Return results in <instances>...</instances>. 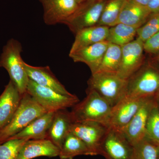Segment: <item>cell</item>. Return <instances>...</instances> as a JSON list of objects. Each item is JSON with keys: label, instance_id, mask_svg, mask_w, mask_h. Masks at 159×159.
Here are the masks:
<instances>
[{"label": "cell", "instance_id": "32", "mask_svg": "<svg viewBox=\"0 0 159 159\" xmlns=\"http://www.w3.org/2000/svg\"><path fill=\"white\" fill-rule=\"evenodd\" d=\"M128 1L140 6L147 7L150 0H128Z\"/></svg>", "mask_w": 159, "mask_h": 159}, {"label": "cell", "instance_id": "29", "mask_svg": "<svg viewBox=\"0 0 159 159\" xmlns=\"http://www.w3.org/2000/svg\"><path fill=\"white\" fill-rule=\"evenodd\" d=\"M28 140L10 139L0 144V159H16L23 145Z\"/></svg>", "mask_w": 159, "mask_h": 159}, {"label": "cell", "instance_id": "7", "mask_svg": "<svg viewBox=\"0 0 159 159\" xmlns=\"http://www.w3.org/2000/svg\"><path fill=\"white\" fill-rule=\"evenodd\" d=\"M107 0H86L79 4L74 14L64 23L74 34L97 25Z\"/></svg>", "mask_w": 159, "mask_h": 159}, {"label": "cell", "instance_id": "11", "mask_svg": "<svg viewBox=\"0 0 159 159\" xmlns=\"http://www.w3.org/2000/svg\"><path fill=\"white\" fill-rule=\"evenodd\" d=\"M148 98L127 96L124 97L112 107L109 128L122 130L128 125Z\"/></svg>", "mask_w": 159, "mask_h": 159}, {"label": "cell", "instance_id": "1", "mask_svg": "<svg viewBox=\"0 0 159 159\" xmlns=\"http://www.w3.org/2000/svg\"><path fill=\"white\" fill-rule=\"evenodd\" d=\"M111 109L110 104L97 92L88 88L86 97L73 107L70 114L74 122L92 121L108 127Z\"/></svg>", "mask_w": 159, "mask_h": 159}, {"label": "cell", "instance_id": "10", "mask_svg": "<svg viewBox=\"0 0 159 159\" xmlns=\"http://www.w3.org/2000/svg\"><path fill=\"white\" fill-rule=\"evenodd\" d=\"M144 43L136 39L122 47V58L117 74L121 78L128 80L145 62Z\"/></svg>", "mask_w": 159, "mask_h": 159}, {"label": "cell", "instance_id": "3", "mask_svg": "<svg viewBox=\"0 0 159 159\" xmlns=\"http://www.w3.org/2000/svg\"><path fill=\"white\" fill-rule=\"evenodd\" d=\"M48 112L29 94L23 95L19 106L10 122L0 131V144L21 131L35 119Z\"/></svg>", "mask_w": 159, "mask_h": 159}, {"label": "cell", "instance_id": "28", "mask_svg": "<svg viewBox=\"0 0 159 159\" xmlns=\"http://www.w3.org/2000/svg\"><path fill=\"white\" fill-rule=\"evenodd\" d=\"M159 31V12L152 13L145 24L137 30V38L144 43Z\"/></svg>", "mask_w": 159, "mask_h": 159}, {"label": "cell", "instance_id": "20", "mask_svg": "<svg viewBox=\"0 0 159 159\" xmlns=\"http://www.w3.org/2000/svg\"><path fill=\"white\" fill-rule=\"evenodd\" d=\"M109 28L107 26L96 25L80 30L75 34V40L70 54L88 46L105 41L108 35Z\"/></svg>", "mask_w": 159, "mask_h": 159}, {"label": "cell", "instance_id": "23", "mask_svg": "<svg viewBox=\"0 0 159 159\" xmlns=\"http://www.w3.org/2000/svg\"><path fill=\"white\" fill-rule=\"evenodd\" d=\"M138 29L125 24L119 23L109 27L106 40L110 43L122 47L133 41Z\"/></svg>", "mask_w": 159, "mask_h": 159}, {"label": "cell", "instance_id": "36", "mask_svg": "<svg viewBox=\"0 0 159 159\" xmlns=\"http://www.w3.org/2000/svg\"></svg>", "mask_w": 159, "mask_h": 159}, {"label": "cell", "instance_id": "15", "mask_svg": "<svg viewBox=\"0 0 159 159\" xmlns=\"http://www.w3.org/2000/svg\"><path fill=\"white\" fill-rule=\"evenodd\" d=\"M109 43L106 40L97 43L69 54V56L74 62L85 63L94 74L98 71Z\"/></svg>", "mask_w": 159, "mask_h": 159}, {"label": "cell", "instance_id": "12", "mask_svg": "<svg viewBox=\"0 0 159 159\" xmlns=\"http://www.w3.org/2000/svg\"><path fill=\"white\" fill-rule=\"evenodd\" d=\"M43 9V20L48 25L63 24L79 6L76 0H39Z\"/></svg>", "mask_w": 159, "mask_h": 159}, {"label": "cell", "instance_id": "9", "mask_svg": "<svg viewBox=\"0 0 159 159\" xmlns=\"http://www.w3.org/2000/svg\"><path fill=\"white\" fill-rule=\"evenodd\" d=\"M133 146L121 131L109 128L100 146L106 159H131Z\"/></svg>", "mask_w": 159, "mask_h": 159}, {"label": "cell", "instance_id": "21", "mask_svg": "<svg viewBox=\"0 0 159 159\" xmlns=\"http://www.w3.org/2000/svg\"><path fill=\"white\" fill-rule=\"evenodd\" d=\"M151 13L147 7L126 0L117 24L122 23L139 29L145 24Z\"/></svg>", "mask_w": 159, "mask_h": 159}, {"label": "cell", "instance_id": "25", "mask_svg": "<svg viewBox=\"0 0 159 159\" xmlns=\"http://www.w3.org/2000/svg\"><path fill=\"white\" fill-rule=\"evenodd\" d=\"M126 0H107L97 25L111 27L117 25Z\"/></svg>", "mask_w": 159, "mask_h": 159}, {"label": "cell", "instance_id": "35", "mask_svg": "<svg viewBox=\"0 0 159 159\" xmlns=\"http://www.w3.org/2000/svg\"><path fill=\"white\" fill-rule=\"evenodd\" d=\"M76 1H77V3L80 4V3H82L83 2H84L86 0H76Z\"/></svg>", "mask_w": 159, "mask_h": 159}, {"label": "cell", "instance_id": "24", "mask_svg": "<svg viewBox=\"0 0 159 159\" xmlns=\"http://www.w3.org/2000/svg\"><path fill=\"white\" fill-rule=\"evenodd\" d=\"M122 58V47L109 43L97 72L117 74Z\"/></svg>", "mask_w": 159, "mask_h": 159}, {"label": "cell", "instance_id": "13", "mask_svg": "<svg viewBox=\"0 0 159 159\" xmlns=\"http://www.w3.org/2000/svg\"><path fill=\"white\" fill-rule=\"evenodd\" d=\"M155 102L154 96L148 97L128 125L121 130L133 147L145 139L147 119Z\"/></svg>", "mask_w": 159, "mask_h": 159}, {"label": "cell", "instance_id": "34", "mask_svg": "<svg viewBox=\"0 0 159 159\" xmlns=\"http://www.w3.org/2000/svg\"><path fill=\"white\" fill-rule=\"evenodd\" d=\"M156 55V56L155 57L154 60L157 62L159 65V52L156 55Z\"/></svg>", "mask_w": 159, "mask_h": 159}, {"label": "cell", "instance_id": "5", "mask_svg": "<svg viewBox=\"0 0 159 159\" xmlns=\"http://www.w3.org/2000/svg\"><path fill=\"white\" fill-rule=\"evenodd\" d=\"M159 90V69L152 63L144 62L128 80L126 96L135 97H152Z\"/></svg>", "mask_w": 159, "mask_h": 159}, {"label": "cell", "instance_id": "2", "mask_svg": "<svg viewBox=\"0 0 159 159\" xmlns=\"http://www.w3.org/2000/svg\"><path fill=\"white\" fill-rule=\"evenodd\" d=\"M22 46L17 40L9 39L4 47L0 56V67L6 69L10 80L22 95L26 93L29 77L22 58Z\"/></svg>", "mask_w": 159, "mask_h": 159}, {"label": "cell", "instance_id": "16", "mask_svg": "<svg viewBox=\"0 0 159 159\" xmlns=\"http://www.w3.org/2000/svg\"><path fill=\"white\" fill-rule=\"evenodd\" d=\"M24 66L29 79L38 84L52 89L62 95H73L66 89L64 86L52 73L48 66H34L25 62Z\"/></svg>", "mask_w": 159, "mask_h": 159}, {"label": "cell", "instance_id": "31", "mask_svg": "<svg viewBox=\"0 0 159 159\" xmlns=\"http://www.w3.org/2000/svg\"><path fill=\"white\" fill-rule=\"evenodd\" d=\"M147 8L152 13L159 12V0H150Z\"/></svg>", "mask_w": 159, "mask_h": 159}, {"label": "cell", "instance_id": "30", "mask_svg": "<svg viewBox=\"0 0 159 159\" xmlns=\"http://www.w3.org/2000/svg\"><path fill=\"white\" fill-rule=\"evenodd\" d=\"M144 51L151 55H156L159 52V31L147 39L144 43Z\"/></svg>", "mask_w": 159, "mask_h": 159}, {"label": "cell", "instance_id": "18", "mask_svg": "<svg viewBox=\"0 0 159 159\" xmlns=\"http://www.w3.org/2000/svg\"><path fill=\"white\" fill-rule=\"evenodd\" d=\"M54 113L55 112L50 111L43 114L9 140L48 139L49 130L52 124Z\"/></svg>", "mask_w": 159, "mask_h": 159}, {"label": "cell", "instance_id": "26", "mask_svg": "<svg viewBox=\"0 0 159 159\" xmlns=\"http://www.w3.org/2000/svg\"><path fill=\"white\" fill-rule=\"evenodd\" d=\"M145 138L159 147V108L156 100L148 115Z\"/></svg>", "mask_w": 159, "mask_h": 159}, {"label": "cell", "instance_id": "8", "mask_svg": "<svg viewBox=\"0 0 159 159\" xmlns=\"http://www.w3.org/2000/svg\"><path fill=\"white\" fill-rule=\"evenodd\" d=\"M108 127L99 122L85 121L73 122L70 132L85 143L93 156L100 155V146Z\"/></svg>", "mask_w": 159, "mask_h": 159}, {"label": "cell", "instance_id": "22", "mask_svg": "<svg viewBox=\"0 0 159 159\" xmlns=\"http://www.w3.org/2000/svg\"><path fill=\"white\" fill-rule=\"evenodd\" d=\"M80 155L93 156V154L82 140L70 132L66 137L58 157L61 159H73Z\"/></svg>", "mask_w": 159, "mask_h": 159}, {"label": "cell", "instance_id": "6", "mask_svg": "<svg viewBox=\"0 0 159 159\" xmlns=\"http://www.w3.org/2000/svg\"><path fill=\"white\" fill-rule=\"evenodd\" d=\"M29 94L40 105L48 112H56L74 107L79 102L77 96H66L38 84L29 79L26 89Z\"/></svg>", "mask_w": 159, "mask_h": 159}, {"label": "cell", "instance_id": "4", "mask_svg": "<svg viewBox=\"0 0 159 159\" xmlns=\"http://www.w3.org/2000/svg\"><path fill=\"white\" fill-rule=\"evenodd\" d=\"M88 82V88L97 92L112 107L127 95L128 80L116 73L97 72L92 74Z\"/></svg>", "mask_w": 159, "mask_h": 159}, {"label": "cell", "instance_id": "14", "mask_svg": "<svg viewBox=\"0 0 159 159\" xmlns=\"http://www.w3.org/2000/svg\"><path fill=\"white\" fill-rule=\"evenodd\" d=\"M22 96L10 80L0 95V131L11 121L19 106Z\"/></svg>", "mask_w": 159, "mask_h": 159}, {"label": "cell", "instance_id": "17", "mask_svg": "<svg viewBox=\"0 0 159 159\" xmlns=\"http://www.w3.org/2000/svg\"><path fill=\"white\" fill-rule=\"evenodd\" d=\"M60 151V148L50 139L29 140L23 145L16 159H32L40 157H58Z\"/></svg>", "mask_w": 159, "mask_h": 159}, {"label": "cell", "instance_id": "19", "mask_svg": "<svg viewBox=\"0 0 159 159\" xmlns=\"http://www.w3.org/2000/svg\"><path fill=\"white\" fill-rule=\"evenodd\" d=\"M73 120L70 112L66 109L55 112L52 124L49 129L48 139L57 147L61 148L66 137L70 132Z\"/></svg>", "mask_w": 159, "mask_h": 159}, {"label": "cell", "instance_id": "33", "mask_svg": "<svg viewBox=\"0 0 159 159\" xmlns=\"http://www.w3.org/2000/svg\"><path fill=\"white\" fill-rule=\"evenodd\" d=\"M155 98L156 101L158 106L159 108V90L155 94L154 96Z\"/></svg>", "mask_w": 159, "mask_h": 159}, {"label": "cell", "instance_id": "27", "mask_svg": "<svg viewBox=\"0 0 159 159\" xmlns=\"http://www.w3.org/2000/svg\"><path fill=\"white\" fill-rule=\"evenodd\" d=\"M159 147L145 138L133 147L131 159H159Z\"/></svg>", "mask_w": 159, "mask_h": 159}]
</instances>
